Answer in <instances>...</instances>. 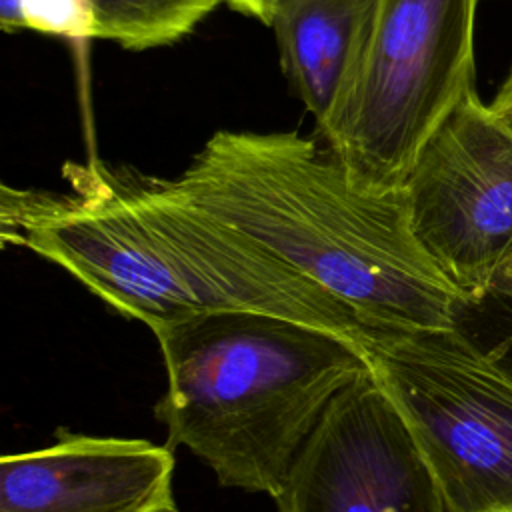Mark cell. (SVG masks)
Wrapping results in <instances>:
<instances>
[{
	"instance_id": "6da1fadb",
	"label": "cell",
	"mask_w": 512,
	"mask_h": 512,
	"mask_svg": "<svg viewBox=\"0 0 512 512\" xmlns=\"http://www.w3.org/2000/svg\"><path fill=\"white\" fill-rule=\"evenodd\" d=\"M374 330L456 328L464 304L418 244L402 190L358 186L296 132L220 130L174 178Z\"/></svg>"
},
{
	"instance_id": "7a4b0ae2",
	"label": "cell",
	"mask_w": 512,
	"mask_h": 512,
	"mask_svg": "<svg viewBox=\"0 0 512 512\" xmlns=\"http://www.w3.org/2000/svg\"><path fill=\"white\" fill-rule=\"evenodd\" d=\"M152 332L166 446H186L222 486L272 498L330 400L370 370L362 344L272 314L202 312Z\"/></svg>"
},
{
	"instance_id": "3957f363",
	"label": "cell",
	"mask_w": 512,
	"mask_h": 512,
	"mask_svg": "<svg viewBox=\"0 0 512 512\" xmlns=\"http://www.w3.org/2000/svg\"><path fill=\"white\" fill-rule=\"evenodd\" d=\"M364 352L444 512H512V374L458 326L376 332Z\"/></svg>"
},
{
	"instance_id": "277c9868",
	"label": "cell",
	"mask_w": 512,
	"mask_h": 512,
	"mask_svg": "<svg viewBox=\"0 0 512 512\" xmlns=\"http://www.w3.org/2000/svg\"><path fill=\"white\" fill-rule=\"evenodd\" d=\"M480 0H380L352 98L328 140L348 176L402 190L432 134L474 90Z\"/></svg>"
},
{
	"instance_id": "5b68a950",
	"label": "cell",
	"mask_w": 512,
	"mask_h": 512,
	"mask_svg": "<svg viewBox=\"0 0 512 512\" xmlns=\"http://www.w3.org/2000/svg\"><path fill=\"white\" fill-rule=\"evenodd\" d=\"M192 314L244 310L302 322L364 346L376 332L272 250L190 202L174 180L108 166Z\"/></svg>"
},
{
	"instance_id": "8992f818",
	"label": "cell",
	"mask_w": 512,
	"mask_h": 512,
	"mask_svg": "<svg viewBox=\"0 0 512 512\" xmlns=\"http://www.w3.org/2000/svg\"><path fill=\"white\" fill-rule=\"evenodd\" d=\"M412 232L464 302L512 266V128L468 92L404 184Z\"/></svg>"
},
{
	"instance_id": "52a82bcc",
	"label": "cell",
	"mask_w": 512,
	"mask_h": 512,
	"mask_svg": "<svg viewBox=\"0 0 512 512\" xmlns=\"http://www.w3.org/2000/svg\"><path fill=\"white\" fill-rule=\"evenodd\" d=\"M274 502L278 512H444L424 458L372 368L330 400Z\"/></svg>"
},
{
	"instance_id": "ba28073f",
	"label": "cell",
	"mask_w": 512,
	"mask_h": 512,
	"mask_svg": "<svg viewBox=\"0 0 512 512\" xmlns=\"http://www.w3.org/2000/svg\"><path fill=\"white\" fill-rule=\"evenodd\" d=\"M174 468L170 446L62 430L0 458V512H178Z\"/></svg>"
},
{
	"instance_id": "9c48e42d",
	"label": "cell",
	"mask_w": 512,
	"mask_h": 512,
	"mask_svg": "<svg viewBox=\"0 0 512 512\" xmlns=\"http://www.w3.org/2000/svg\"><path fill=\"white\" fill-rule=\"evenodd\" d=\"M380 0H278L268 26L280 64L328 142L358 82Z\"/></svg>"
},
{
	"instance_id": "30bf717a",
	"label": "cell",
	"mask_w": 512,
	"mask_h": 512,
	"mask_svg": "<svg viewBox=\"0 0 512 512\" xmlns=\"http://www.w3.org/2000/svg\"><path fill=\"white\" fill-rule=\"evenodd\" d=\"M224 0H90L92 40L128 50L178 42Z\"/></svg>"
},
{
	"instance_id": "8fae6325",
	"label": "cell",
	"mask_w": 512,
	"mask_h": 512,
	"mask_svg": "<svg viewBox=\"0 0 512 512\" xmlns=\"http://www.w3.org/2000/svg\"><path fill=\"white\" fill-rule=\"evenodd\" d=\"M456 326L512 374V290L492 288L482 298L464 302Z\"/></svg>"
},
{
	"instance_id": "7c38bea8",
	"label": "cell",
	"mask_w": 512,
	"mask_h": 512,
	"mask_svg": "<svg viewBox=\"0 0 512 512\" xmlns=\"http://www.w3.org/2000/svg\"><path fill=\"white\" fill-rule=\"evenodd\" d=\"M22 16L30 30L92 40L90 0H22Z\"/></svg>"
},
{
	"instance_id": "4fadbf2b",
	"label": "cell",
	"mask_w": 512,
	"mask_h": 512,
	"mask_svg": "<svg viewBox=\"0 0 512 512\" xmlns=\"http://www.w3.org/2000/svg\"><path fill=\"white\" fill-rule=\"evenodd\" d=\"M276 2L278 0H224V4H228L232 10L248 14L252 18H258L264 24L270 22Z\"/></svg>"
},
{
	"instance_id": "5bb4252c",
	"label": "cell",
	"mask_w": 512,
	"mask_h": 512,
	"mask_svg": "<svg viewBox=\"0 0 512 512\" xmlns=\"http://www.w3.org/2000/svg\"><path fill=\"white\" fill-rule=\"evenodd\" d=\"M0 26L4 32H20L26 28L22 0H0Z\"/></svg>"
},
{
	"instance_id": "9a60e30c",
	"label": "cell",
	"mask_w": 512,
	"mask_h": 512,
	"mask_svg": "<svg viewBox=\"0 0 512 512\" xmlns=\"http://www.w3.org/2000/svg\"><path fill=\"white\" fill-rule=\"evenodd\" d=\"M490 108L512 128V68L506 80L500 84L494 100L490 102Z\"/></svg>"
},
{
	"instance_id": "2e32d148",
	"label": "cell",
	"mask_w": 512,
	"mask_h": 512,
	"mask_svg": "<svg viewBox=\"0 0 512 512\" xmlns=\"http://www.w3.org/2000/svg\"><path fill=\"white\" fill-rule=\"evenodd\" d=\"M494 288H502V290H512V266L508 268V272L500 278V282Z\"/></svg>"
}]
</instances>
